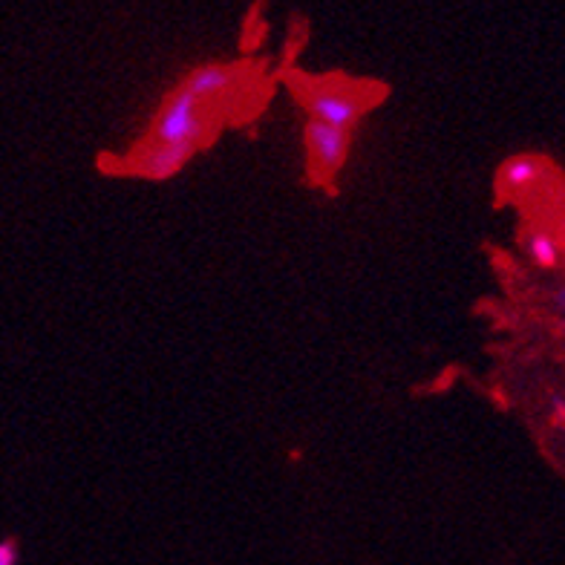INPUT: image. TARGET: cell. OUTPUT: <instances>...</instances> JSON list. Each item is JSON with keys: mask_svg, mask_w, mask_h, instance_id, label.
I'll use <instances>...</instances> for the list:
<instances>
[{"mask_svg": "<svg viewBox=\"0 0 565 565\" xmlns=\"http://www.w3.org/2000/svg\"><path fill=\"white\" fill-rule=\"evenodd\" d=\"M197 153L199 148H194V145L136 142L130 156L122 162V173L124 176H136V179H148V182H168L179 171H185V165H191V159Z\"/></svg>", "mask_w": 565, "mask_h": 565, "instance_id": "277c9868", "label": "cell"}, {"mask_svg": "<svg viewBox=\"0 0 565 565\" xmlns=\"http://www.w3.org/2000/svg\"><path fill=\"white\" fill-rule=\"evenodd\" d=\"M220 127L222 116L214 104L194 99L188 90H182L176 84L162 101L159 113L153 116L142 142H148V145H194L202 150L211 142V136H217Z\"/></svg>", "mask_w": 565, "mask_h": 565, "instance_id": "7a4b0ae2", "label": "cell"}, {"mask_svg": "<svg viewBox=\"0 0 565 565\" xmlns=\"http://www.w3.org/2000/svg\"><path fill=\"white\" fill-rule=\"evenodd\" d=\"M525 251L531 257V263L537 269L554 271L563 263V243H557V234H551L548 228H534L525 234Z\"/></svg>", "mask_w": 565, "mask_h": 565, "instance_id": "52a82bcc", "label": "cell"}, {"mask_svg": "<svg viewBox=\"0 0 565 565\" xmlns=\"http://www.w3.org/2000/svg\"><path fill=\"white\" fill-rule=\"evenodd\" d=\"M563 306H565V292L563 286H560V292L554 295V312H563Z\"/></svg>", "mask_w": 565, "mask_h": 565, "instance_id": "30bf717a", "label": "cell"}, {"mask_svg": "<svg viewBox=\"0 0 565 565\" xmlns=\"http://www.w3.org/2000/svg\"><path fill=\"white\" fill-rule=\"evenodd\" d=\"M246 78V64H199L179 81L182 90H188L194 99L214 104L231 96Z\"/></svg>", "mask_w": 565, "mask_h": 565, "instance_id": "5b68a950", "label": "cell"}, {"mask_svg": "<svg viewBox=\"0 0 565 565\" xmlns=\"http://www.w3.org/2000/svg\"><path fill=\"white\" fill-rule=\"evenodd\" d=\"M21 560V545L15 537L0 540V565H18Z\"/></svg>", "mask_w": 565, "mask_h": 565, "instance_id": "ba28073f", "label": "cell"}, {"mask_svg": "<svg viewBox=\"0 0 565 565\" xmlns=\"http://www.w3.org/2000/svg\"><path fill=\"white\" fill-rule=\"evenodd\" d=\"M551 427H554V430H563V427H565V398H563V393L551 398Z\"/></svg>", "mask_w": 565, "mask_h": 565, "instance_id": "9c48e42d", "label": "cell"}, {"mask_svg": "<svg viewBox=\"0 0 565 565\" xmlns=\"http://www.w3.org/2000/svg\"><path fill=\"white\" fill-rule=\"evenodd\" d=\"M355 130H341L329 124L306 119L303 122V148H306V179L329 194H338V176L346 168Z\"/></svg>", "mask_w": 565, "mask_h": 565, "instance_id": "3957f363", "label": "cell"}, {"mask_svg": "<svg viewBox=\"0 0 565 565\" xmlns=\"http://www.w3.org/2000/svg\"><path fill=\"white\" fill-rule=\"evenodd\" d=\"M545 173H548V162L542 156L516 153L511 159H505L496 171V194L499 199L528 194L545 179Z\"/></svg>", "mask_w": 565, "mask_h": 565, "instance_id": "8992f818", "label": "cell"}, {"mask_svg": "<svg viewBox=\"0 0 565 565\" xmlns=\"http://www.w3.org/2000/svg\"><path fill=\"white\" fill-rule=\"evenodd\" d=\"M286 84L297 104L306 110V119L341 130H355V124L387 96V87L375 81H355L341 73L312 75L303 70H289Z\"/></svg>", "mask_w": 565, "mask_h": 565, "instance_id": "6da1fadb", "label": "cell"}]
</instances>
